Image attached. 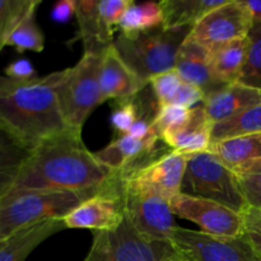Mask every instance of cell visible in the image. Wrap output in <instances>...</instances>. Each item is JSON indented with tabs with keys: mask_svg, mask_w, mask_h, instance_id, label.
Instances as JSON below:
<instances>
[{
	"mask_svg": "<svg viewBox=\"0 0 261 261\" xmlns=\"http://www.w3.org/2000/svg\"><path fill=\"white\" fill-rule=\"evenodd\" d=\"M163 25V13L160 2H145L137 4L132 0L124 15L120 19L117 30L121 33L145 32Z\"/></svg>",
	"mask_w": 261,
	"mask_h": 261,
	"instance_id": "obj_25",
	"label": "cell"
},
{
	"mask_svg": "<svg viewBox=\"0 0 261 261\" xmlns=\"http://www.w3.org/2000/svg\"><path fill=\"white\" fill-rule=\"evenodd\" d=\"M249 50V40L231 41L209 50L212 73L222 84L239 83Z\"/></svg>",
	"mask_w": 261,
	"mask_h": 261,
	"instance_id": "obj_20",
	"label": "cell"
},
{
	"mask_svg": "<svg viewBox=\"0 0 261 261\" xmlns=\"http://www.w3.org/2000/svg\"><path fill=\"white\" fill-rule=\"evenodd\" d=\"M204 97L205 96H204V93L200 89L182 82L178 91L176 92L175 97L171 101L170 106H180L184 107V109H193V106L198 105L199 102L204 101Z\"/></svg>",
	"mask_w": 261,
	"mask_h": 261,
	"instance_id": "obj_33",
	"label": "cell"
},
{
	"mask_svg": "<svg viewBox=\"0 0 261 261\" xmlns=\"http://www.w3.org/2000/svg\"><path fill=\"white\" fill-rule=\"evenodd\" d=\"M122 196L125 218L140 236L170 241L173 229L177 227L170 201L161 196L134 193L125 189L124 185Z\"/></svg>",
	"mask_w": 261,
	"mask_h": 261,
	"instance_id": "obj_12",
	"label": "cell"
},
{
	"mask_svg": "<svg viewBox=\"0 0 261 261\" xmlns=\"http://www.w3.org/2000/svg\"><path fill=\"white\" fill-rule=\"evenodd\" d=\"M175 70L182 82L199 88L205 97L224 87L212 73L208 48L189 40V37L178 51Z\"/></svg>",
	"mask_w": 261,
	"mask_h": 261,
	"instance_id": "obj_17",
	"label": "cell"
},
{
	"mask_svg": "<svg viewBox=\"0 0 261 261\" xmlns=\"http://www.w3.org/2000/svg\"><path fill=\"white\" fill-rule=\"evenodd\" d=\"M99 84L105 101L129 98L147 87L130 70L114 46L102 54Z\"/></svg>",
	"mask_w": 261,
	"mask_h": 261,
	"instance_id": "obj_16",
	"label": "cell"
},
{
	"mask_svg": "<svg viewBox=\"0 0 261 261\" xmlns=\"http://www.w3.org/2000/svg\"><path fill=\"white\" fill-rule=\"evenodd\" d=\"M182 259L171 241L140 236L126 218L115 231L94 232L84 261H177Z\"/></svg>",
	"mask_w": 261,
	"mask_h": 261,
	"instance_id": "obj_7",
	"label": "cell"
},
{
	"mask_svg": "<svg viewBox=\"0 0 261 261\" xmlns=\"http://www.w3.org/2000/svg\"><path fill=\"white\" fill-rule=\"evenodd\" d=\"M252 24L254 20L244 0H227L194 25L189 40L212 50L223 43L246 38Z\"/></svg>",
	"mask_w": 261,
	"mask_h": 261,
	"instance_id": "obj_11",
	"label": "cell"
},
{
	"mask_svg": "<svg viewBox=\"0 0 261 261\" xmlns=\"http://www.w3.org/2000/svg\"><path fill=\"white\" fill-rule=\"evenodd\" d=\"M36 0H0V51Z\"/></svg>",
	"mask_w": 261,
	"mask_h": 261,
	"instance_id": "obj_29",
	"label": "cell"
},
{
	"mask_svg": "<svg viewBox=\"0 0 261 261\" xmlns=\"http://www.w3.org/2000/svg\"><path fill=\"white\" fill-rule=\"evenodd\" d=\"M111 173L112 170L87 149L82 132L66 129L32 150L12 190L96 193Z\"/></svg>",
	"mask_w": 261,
	"mask_h": 261,
	"instance_id": "obj_1",
	"label": "cell"
},
{
	"mask_svg": "<svg viewBox=\"0 0 261 261\" xmlns=\"http://www.w3.org/2000/svg\"><path fill=\"white\" fill-rule=\"evenodd\" d=\"M261 133V105L212 125V143Z\"/></svg>",
	"mask_w": 261,
	"mask_h": 261,
	"instance_id": "obj_24",
	"label": "cell"
},
{
	"mask_svg": "<svg viewBox=\"0 0 261 261\" xmlns=\"http://www.w3.org/2000/svg\"><path fill=\"white\" fill-rule=\"evenodd\" d=\"M40 4L41 0H36L31 9L25 13L24 17L10 33L7 46H12L18 53H24L27 50L41 53L43 50L45 36L36 22V12Z\"/></svg>",
	"mask_w": 261,
	"mask_h": 261,
	"instance_id": "obj_26",
	"label": "cell"
},
{
	"mask_svg": "<svg viewBox=\"0 0 261 261\" xmlns=\"http://www.w3.org/2000/svg\"><path fill=\"white\" fill-rule=\"evenodd\" d=\"M132 0H79L75 18L78 32L71 42L82 41L84 53L102 54L114 43V33Z\"/></svg>",
	"mask_w": 261,
	"mask_h": 261,
	"instance_id": "obj_8",
	"label": "cell"
},
{
	"mask_svg": "<svg viewBox=\"0 0 261 261\" xmlns=\"http://www.w3.org/2000/svg\"><path fill=\"white\" fill-rule=\"evenodd\" d=\"M242 217H244L242 236L251 247L256 260L261 261V211L249 206L242 213Z\"/></svg>",
	"mask_w": 261,
	"mask_h": 261,
	"instance_id": "obj_32",
	"label": "cell"
},
{
	"mask_svg": "<svg viewBox=\"0 0 261 261\" xmlns=\"http://www.w3.org/2000/svg\"><path fill=\"white\" fill-rule=\"evenodd\" d=\"M124 217L122 184L112 171L111 176L99 186L98 193L64 217L63 222L66 228L115 231L122 223Z\"/></svg>",
	"mask_w": 261,
	"mask_h": 261,
	"instance_id": "obj_9",
	"label": "cell"
},
{
	"mask_svg": "<svg viewBox=\"0 0 261 261\" xmlns=\"http://www.w3.org/2000/svg\"><path fill=\"white\" fill-rule=\"evenodd\" d=\"M32 150L0 129V199L12 190Z\"/></svg>",
	"mask_w": 261,
	"mask_h": 261,
	"instance_id": "obj_22",
	"label": "cell"
},
{
	"mask_svg": "<svg viewBox=\"0 0 261 261\" xmlns=\"http://www.w3.org/2000/svg\"><path fill=\"white\" fill-rule=\"evenodd\" d=\"M64 229L63 219H48L20 229L0 242V261H24L38 245Z\"/></svg>",
	"mask_w": 261,
	"mask_h": 261,
	"instance_id": "obj_18",
	"label": "cell"
},
{
	"mask_svg": "<svg viewBox=\"0 0 261 261\" xmlns=\"http://www.w3.org/2000/svg\"><path fill=\"white\" fill-rule=\"evenodd\" d=\"M209 124L226 120L233 115L261 105V89L242 83H232L213 92L201 102Z\"/></svg>",
	"mask_w": 261,
	"mask_h": 261,
	"instance_id": "obj_15",
	"label": "cell"
},
{
	"mask_svg": "<svg viewBox=\"0 0 261 261\" xmlns=\"http://www.w3.org/2000/svg\"><path fill=\"white\" fill-rule=\"evenodd\" d=\"M76 2L75 0H61L53 8L51 18L58 23H66L75 15Z\"/></svg>",
	"mask_w": 261,
	"mask_h": 261,
	"instance_id": "obj_35",
	"label": "cell"
},
{
	"mask_svg": "<svg viewBox=\"0 0 261 261\" xmlns=\"http://www.w3.org/2000/svg\"><path fill=\"white\" fill-rule=\"evenodd\" d=\"M249 206L261 211V160L233 168Z\"/></svg>",
	"mask_w": 261,
	"mask_h": 261,
	"instance_id": "obj_28",
	"label": "cell"
},
{
	"mask_svg": "<svg viewBox=\"0 0 261 261\" xmlns=\"http://www.w3.org/2000/svg\"><path fill=\"white\" fill-rule=\"evenodd\" d=\"M191 116V109H184L180 106H165L161 107L154 121V129L161 137L165 139L167 135L177 132L185 126Z\"/></svg>",
	"mask_w": 261,
	"mask_h": 261,
	"instance_id": "obj_30",
	"label": "cell"
},
{
	"mask_svg": "<svg viewBox=\"0 0 261 261\" xmlns=\"http://www.w3.org/2000/svg\"><path fill=\"white\" fill-rule=\"evenodd\" d=\"M212 125L204 112L203 105L191 109L190 120L185 126L177 132L167 135L163 142L176 152L184 154H196L206 152L212 144L211 138Z\"/></svg>",
	"mask_w": 261,
	"mask_h": 261,
	"instance_id": "obj_19",
	"label": "cell"
},
{
	"mask_svg": "<svg viewBox=\"0 0 261 261\" xmlns=\"http://www.w3.org/2000/svg\"><path fill=\"white\" fill-rule=\"evenodd\" d=\"M209 152L217 155L231 170L261 160V133L212 143Z\"/></svg>",
	"mask_w": 261,
	"mask_h": 261,
	"instance_id": "obj_23",
	"label": "cell"
},
{
	"mask_svg": "<svg viewBox=\"0 0 261 261\" xmlns=\"http://www.w3.org/2000/svg\"><path fill=\"white\" fill-rule=\"evenodd\" d=\"M249 50L239 83L261 89V23H254L247 35Z\"/></svg>",
	"mask_w": 261,
	"mask_h": 261,
	"instance_id": "obj_27",
	"label": "cell"
},
{
	"mask_svg": "<svg viewBox=\"0 0 261 261\" xmlns=\"http://www.w3.org/2000/svg\"><path fill=\"white\" fill-rule=\"evenodd\" d=\"M227 0H162L163 27H194L211 10L221 7Z\"/></svg>",
	"mask_w": 261,
	"mask_h": 261,
	"instance_id": "obj_21",
	"label": "cell"
},
{
	"mask_svg": "<svg viewBox=\"0 0 261 261\" xmlns=\"http://www.w3.org/2000/svg\"><path fill=\"white\" fill-rule=\"evenodd\" d=\"M189 154L171 150L161 160L147 166L127 180H120L125 189L134 193L155 195L170 201L181 190ZM115 173V172H114Z\"/></svg>",
	"mask_w": 261,
	"mask_h": 261,
	"instance_id": "obj_14",
	"label": "cell"
},
{
	"mask_svg": "<svg viewBox=\"0 0 261 261\" xmlns=\"http://www.w3.org/2000/svg\"><path fill=\"white\" fill-rule=\"evenodd\" d=\"M180 194L222 204L240 214L249 208L236 173L209 150L189 155Z\"/></svg>",
	"mask_w": 261,
	"mask_h": 261,
	"instance_id": "obj_6",
	"label": "cell"
},
{
	"mask_svg": "<svg viewBox=\"0 0 261 261\" xmlns=\"http://www.w3.org/2000/svg\"><path fill=\"white\" fill-rule=\"evenodd\" d=\"M181 83H182V79L178 76L175 69L166 71V73L158 74V75L153 76L150 79L149 87L152 88L153 93L157 98L160 109L161 107L170 106L171 101H172L176 92L180 88Z\"/></svg>",
	"mask_w": 261,
	"mask_h": 261,
	"instance_id": "obj_31",
	"label": "cell"
},
{
	"mask_svg": "<svg viewBox=\"0 0 261 261\" xmlns=\"http://www.w3.org/2000/svg\"><path fill=\"white\" fill-rule=\"evenodd\" d=\"M102 55L84 53L74 66L59 71V106L68 127L82 132L87 119L105 101L99 84Z\"/></svg>",
	"mask_w": 261,
	"mask_h": 261,
	"instance_id": "obj_5",
	"label": "cell"
},
{
	"mask_svg": "<svg viewBox=\"0 0 261 261\" xmlns=\"http://www.w3.org/2000/svg\"><path fill=\"white\" fill-rule=\"evenodd\" d=\"M170 206L175 216L194 222L204 233L219 237L242 236V214L222 204L178 194L170 199Z\"/></svg>",
	"mask_w": 261,
	"mask_h": 261,
	"instance_id": "obj_13",
	"label": "cell"
},
{
	"mask_svg": "<svg viewBox=\"0 0 261 261\" xmlns=\"http://www.w3.org/2000/svg\"><path fill=\"white\" fill-rule=\"evenodd\" d=\"M193 27H158L145 32L120 33L112 46L130 70L144 84L158 74L175 69L181 46Z\"/></svg>",
	"mask_w": 261,
	"mask_h": 261,
	"instance_id": "obj_3",
	"label": "cell"
},
{
	"mask_svg": "<svg viewBox=\"0 0 261 261\" xmlns=\"http://www.w3.org/2000/svg\"><path fill=\"white\" fill-rule=\"evenodd\" d=\"M244 4L249 9L254 23H261V2H256V0L246 2V0H244Z\"/></svg>",
	"mask_w": 261,
	"mask_h": 261,
	"instance_id": "obj_36",
	"label": "cell"
},
{
	"mask_svg": "<svg viewBox=\"0 0 261 261\" xmlns=\"http://www.w3.org/2000/svg\"><path fill=\"white\" fill-rule=\"evenodd\" d=\"M170 241L189 261H257L244 236L219 237L177 226Z\"/></svg>",
	"mask_w": 261,
	"mask_h": 261,
	"instance_id": "obj_10",
	"label": "cell"
},
{
	"mask_svg": "<svg viewBox=\"0 0 261 261\" xmlns=\"http://www.w3.org/2000/svg\"><path fill=\"white\" fill-rule=\"evenodd\" d=\"M177 261H189V260H186L185 257H182V259H180V260H177Z\"/></svg>",
	"mask_w": 261,
	"mask_h": 261,
	"instance_id": "obj_37",
	"label": "cell"
},
{
	"mask_svg": "<svg viewBox=\"0 0 261 261\" xmlns=\"http://www.w3.org/2000/svg\"><path fill=\"white\" fill-rule=\"evenodd\" d=\"M5 76L18 82H28L38 78L36 69L28 59H18L5 68Z\"/></svg>",
	"mask_w": 261,
	"mask_h": 261,
	"instance_id": "obj_34",
	"label": "cell"
},
{
	"mask_svg": "<svg viewBox=\"0 0 261 261\" xmlns=\"http://www.w3.org/2000/svg\"><path fill=\"white\" fill-rule=\"evenodd\" d=\"M0 242H2V240H0Z\"/></svg>",
	"mask_w": 261,
	"mask_h": 261,
	"instance_id": "obj_38",
	"label": "cell"
},
{
	"mask_svg": "<svg viewBox=\"0 0 261 261\" xmlns=\"http://www.w3.org/2000/svg\"><path fill=\"white\" fill-rule=\"evenodd\" d=\"M99 190V189H98ZM96 193L70 190H12L0 199V240L23 228L63 219Z\"/></svg>",
	"mask_w": 261,
	"mask_h": 261,
	"instance_id": "obj_4",
	"label": "cell"
},
{
	"mask_svg": "<svg viewBox=\"0 0 261 261\" xmlns=\"http://www.w3.org/2000/svg\"><path fill=\"white\" fill-rule=\"evenodd\" d=\"M59 71L33 81L0 76V129L33 150L66 129L56 93Z\"/></svg>",
	"mask_w": 261,
	"mask_h": 261,
	"instance_id": "obj_2",
	"label": "cell"
}]
</instances>
